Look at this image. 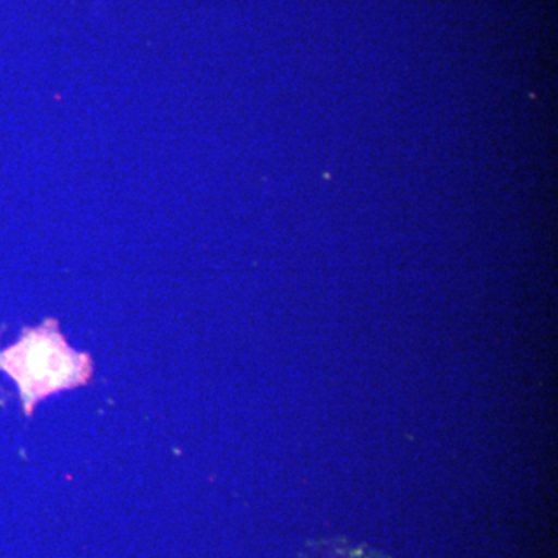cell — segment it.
I'll use <instances>...</instances> for the list:
<instances>
[{"label":"cell","instance_id":"1","mask_svg":"<svg viewBox=\"0 0 558 558\" xmlns=\"http://www.w3.org/2000/svg\"><path fill=\"white\" fill-rule=\"evenodd\" d=\"M0 369L20 385L27 413L51 392L86 384L92 374L90 359L69 348L54 322L25 330L20 343L0 354Z\"/></svg>","mask_w":558,"mask_h":558},{"label":"cell","instance_id":"2","mask_svg":"<svg viewBox=\"0 0 558 558\" xmlns=\"http://www.w3.org/2000/svg\"><path fill=\"white\" fill-rule=\"evenodd\" d=\"M306 558H388L365 546L354 548L344 542H319L307 554Z\"/></svg>","mask_w":558,"mask_h":558}]
</instances>
